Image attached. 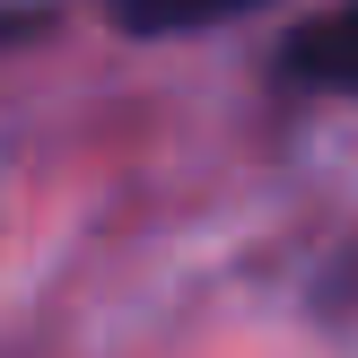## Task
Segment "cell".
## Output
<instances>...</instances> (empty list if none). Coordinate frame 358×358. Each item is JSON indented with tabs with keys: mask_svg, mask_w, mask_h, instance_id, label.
Listing matches in <instances>:
<instances>
[{
	"mask_svg": "<svg viewBox=\"0 0 358 358\" xmlns=\"http://www.w3.org/2000/svg\"><path fill=\"white\" fill-rule=\"evenodd\" d=\"M280 52H289V79L332 87V96H358V0H341V9H324V17H306Z\"/></svg>",
	"mask_w": 358,
	"mask_h": 358,
	"instance_id": "obj_1",
	"label": "cell"
},
{
	"mask_svg": "<svg viewBox=\"0 0 358 358\" xmlns=\"http://www.w3.org/2000/svg\"><path fill=\"white\" fill-rule=\"evenodd\" d=\"M262 9V0H105L122 35H201V27H227V17Z\"/></svg>",
	"mask_w": 358,
	"mask_h": 358,
	"instance_id": "obj_2",
	"label": "cell"
},
{
	"mask_svg": "<svg viewBox=\"0 0 358 358\" xmlns=\"http://www.w3.org/2000/svg\"><path fill=\"white\" fill-rule=\"evenodd\" d=\"M332 306H358V254L341 262V280H332Z\"/></svg>",
	"mask_w": 358,
	"mask_h": 358,
	"instance_id": "obj_3",
	"label": "cell"
}]
</instances>
